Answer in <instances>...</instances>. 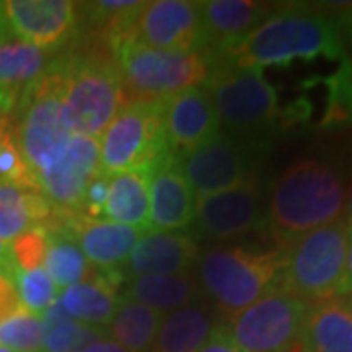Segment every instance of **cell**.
<instances>
[{
	"label": "cell",
	"mask_w": 352,
	"mask_h": 352,
	"mask_svg": "<svg viewBox=\"0 0 352 352\" xmlns=\"http://www.w3.org/2000/svg\"><path fill=\"white\" fill-rule=\"evenodd\" d=\"M266 151V139H245L219 131L176 163L198 198L233 188L252 176H258L256 170Z\"/></svg>",
	"instance_id": "8fae6325"
},
{
	"label": "cell",
	"mask_w": 352,
	"mask_h": 352,
	"mask_svg": "<svg viewBox=\"0 0 352 352\" xmlns=\"http://www.w3.org/2000/svg\"><path fill=\"white\" fill-rule=\"evenodd\" d=\"M0 352H14V351H10V349H8V346H4V344H0Z\"/></svg>",
	"instance_id": "f6af8a7d"
},
{
	"label": "cell",
	"mask_w": 352,
	"mask_h": 352,
	"mask_svg": "<svg viewBox=\"0 0 352 352\" xmlns=\"http://www.w3.org/2000/svg\"><path fill=\"white\" fill-rule=\"evenodd\" d=\"M161 120L166 147L176 161L221 131L214 102L201 85L163 100Z\"/></svg>",
	"instance_id": "2e32d148"
},
{
	"label": "cell",
	"mask_w": 352,
	"mask_h": 352,
	"mask_svg": "<svg viewBox=\"0 0 352 352\" xmlns=\"http://www.w3.org/2000/svg\"><path fill=\"white\" fill-rule=\"evenodd\" d=\"M85 352H129V351L124 349L122 344H118L116 340L106 339V335H104L102 339L90 342L87 349H85Z\"/></svg>",
	"instance_id": "ab89813d"
},
{
	"label": "cell",
	"mask_w": 352,
	"mask_h": 352,
	"mask_svg": "<svg viewBox=\"0 0 352 352\" xmlns=\"http://www.w3.org/2000/svg\"><path fill=\"white\" fill-rule=\"evenodd\" d=\"M14 282L24 309L41 315L51 303L59 298V288L45 272V268H36L28 272H14Z\"/></svg>",
	"instance_id": "d6a6232c"
},
{
	"label": "cell",
	"mask_w": 352,
	"mask_h": 352,
	"mask_svg": "<svg viewBox=\"0 0 352 352\" xmlns=\"http://www.w3.org/2000/svg\"><path fill=\"white\" fill-rule=\"evenodd\" d=\"M352 296V235L351 243H349V252H346V264H344V276H342V284H340V298Z\"/></svg>",
	"instance_id": "f35d334b"
},
{
	"label": "cell",
	"mask_w": 352,
	"mask_h": 352,
	"mask_svg": "<svg viewBox=\"0 0 352 352\" xmlns=\"http://www.w3.org/2000/svg\"><path fill=\"white\" fill-rule=\"evenodd\" d=\"M331 6V12H335V18H331L340 34H346L352 43V2L349 4H325Z\"/></svg>",
	"instance_id": "74e56055"
},
{
	"label": "cell",
	"mask_w": 352,
	"mask_h": 352,
	"mask_svg": "<svg viewBox=\"0 0 352 352\" xmlns=\"http://www.w3.org/2000/svg\"><path fill=\"white\" fill-rule=\"evenodd\" d=\"M4 12L14 39L61 53L78 38V2L8 0Z\"/></svg>",
	"instance_id": "5bb4252c"
},
{
	"label": "cell",
	"mask_w": 352,
	"mask_h": 352,
	"mask_svg": "<svg viewBox=\"0 0 352 352\" xmlns=\"http://www.w3.org/2000/svg\"><path fill=\"white\" fill-rule=\"evenodd\" d=\"M196 194L182 176L178 163L168 159L149 173L147 231H184L194 226Z\"/></svg>",
	"instance_id": "d6986e66"
},
{
	"label": "cell",
	"mask_w": 352,
	"mask_h": 352,
	"mask_svg": "<svg viewBox=\"0 0 352 352\" xmlns=\"http://www.w3.org/2000/svg\"><path fill=\"white\" fill-rule=\"evenodd\" d=\"M0 344L14 352H43L41 315L22 309L0 323Z\"/></svg>",
	"instance_id": "1f68e13d"
},
{
	"label": "cell",
	"mask_w": 352,
	"mask_h": 352,
	"mask_svg": "<svg viewBox=\"0 0 352 352\" xmlns=\"http://www.w3.org/2000/svg\"><path fill=\"white\" fill-rule=\"evenodd\" d=\"M349 303H351V307H352V296H351V302H349Z\"/></svg>",
	"instance_id": "bcb514c9"
},
{
	"label": "cell",
	"mask_w": 352,
	"mask_h": 352,
	"mask_svg": "<svg viewBox=\"0 0 352 352\" xmlns=\"http://www.w3.org/2000/svg\"><path fill=\"white\" fill-rule=\"evenodd\" d=\"M57 75L59 98L73 133L100 139L127 102L112 50L96 41V47L61 51Z\"/></svg>",
	"instance_id": "3957f363"
},
{
	"label": "cell",
	"mask_w": 352,
	"mask_h": 352,
	"mask_svg": "<svg viewBox=\"0 0 352 352\" xmlns=\"http://www.w3.org/2000/svg\"><path fill=\"white\" fill-rule=\"evenodd\" d=\"M47 235L50 243L43 268L59 292L87 280L94 272V266L88 263L85 252L73 237L57 231H47Z\"/></svg>",
	"instance_id": "f546056e"
},
{
	"label": "cell",
	"mask_w": 352,
	"mask_h": 352,
	"mask_svg": "<svg viewBox=\"0 0 352 352\" xmlns=\"http://www.w3.org/2000/svg\"><path fill=\"white\" fill-rule=\"evenodd\" d=\"M78 243L87 261L98 270H122L145 231L106 219L71 214L61 231Z\"/></svg>",
	"instance_id": "ac0fdd59"
},
{
	"label": "cell",
	"mask_w": 352,
	"mask_h": 352,
	"mask_svg": "<svg viewBox=\"0 0 352 352\" xmlns=\"http://www.w3.org/2000/svg\"><path fill=\"white\" fill-rule=\"evenodd\" d=\"M14 108H16V100H14L10 94H6V92L0 90V120L6 118V116H10L14 112Z\"/></svg>",
	"instance_id": "60d3db41"
},
{
	"label": "cell",
	"mask_w": 352,
	"mask_h": 352,
	"mask_svg": "<svg viewBox=\"0 0 352 352\" xmlns=\"http://www.w3.org/2000/svg\"><path fill=\"white\" fill-rule=\"evenodd\" d=\"M217 325L214 305L190 303L163 317L151 352H198Z\"/></svg>",
	"instance_id": "7402d4cb"
},
{
	"label": "cell",
	"mask_w": 352,
	"mask_h": 352,
	"mask_svg": "<svg viewBox=\"0 0 352 352\" xmlns=\"http://www.w3.org/2000/svg\"><path fill=\"white\" fill-rule=\"evenodd\" d=\"M126 41H135L153 50L206 53L200 2H145V6L129 28Z\"/></svg>",
	"instance_id": "4fadbf2b"
},
{
	"label": "cell",
	"mask_w": 352,
	"mask_h": 352,
	"mask_svg": "<svg viewBox=\"0 0 352 352\" xmlns=\"http://www.w3.org/2000/svg\"><path fill=\"white\" fill-rule=\"evenodd\" d=\"M161 321L163 314L122 298L108 325V333L112 335V340L129 352H151Z\"/></svg>",
	"instance_id": "83f0119b"
},
{
	"label": "cell",
	"mask_w": 352,
	"mask_h": 352,
	"mask_svg": "<svg viewBox=\"0 0 352 352\" xmlns=\"http://www.w3.org/2000/svg\"><path fill=\"white\" fill-rule=\"evenodd\" d=\"M14 39L10 34V28H8V20H6V12H4V2H0V43L2 41H8Z\"/></svg>",
	"instance_id": "b9f144b4"
},
{
	"label": "cell",
	"mask_w": 352,
	"mask_h": 352,
	"mask_svg": "<svg viewBox=\"0 0 352 352\" xmlns=\"http://www.w3.org/2000/svg\"><path fill=\"white\" fill-rule=\"evenodd\" d=\"M196 239L182 231H145L122 268V276L190 274L200 258Z\"/></svg>",
	"instance_id": "e0dca14e"
},
{
	"label": "cell",
	"mask_w": 352,
	"mask_h": 352,
	"mask_svg": "<svg viewBox=\"0 0 352 352\" xmlns=\"http://www.w3.org/2000/svg\"><path fill=\"white\" fill-rule=\"evenodd\" d=\"M198 352H243L233 340L227 325H217Z\"/></svg>",
	"instance_id": "8d00e7d4"
},
{
	"label": "cell",
	"mask_w": 352,
	"mask_h": 352,
	"mask_svg": "<svg viewBox=\"0 0 352 352\" xmlns=\"http://www.w3.org/2000/svg\"><path fill=\"white\" fill-rule=\"evenodd\" d=\"M161 104L163 100L126 102L98 139L104 175L153 173L159 164L175 159L166 147Z\"/></svg>",
	"instance_id": "ba28073f"
},
{
	"label": "cell",
	"mask_w": 352,
	"mask_h": 352,
	"mask_svg": "<svg viewBox=\"0 0 352 352\" xmlns=\"http://www.w3.org/2000/svg\"><path fill=\"white\" fill-rule=\"evenodd\" d=\"M284 251H252L241 245H214L200 252L196 278L223 319H231L280 289Z\"/></svg>",
	"instance_id": "277c9868"
},
{
	"label": "cell",
	"mask_w": 352,
	"mask_h": 352,
	"mask_svg": "<svg viewBox=\"0 0 352 352\" xmlns=\"http://www.w3.org/2000/svg\"><path fill=\"white\" fill-rule=\"evenodd\" d=\"M122 298L143 303L159 314H170L184 305L201 302L206 296L194 272L176 276L129 278Z\"/></svg>",
	"instance_id": "cb8c5ba5"
},
{
	"label": "cell",
	"mask_w": 352,
	"mask_h": 352,
	"mask_svg": "<svg viewBox=\"0 0 352 352\" xmlns=\"http://www.w3.org/2000/svg\"><path fill=\"white\" fill-rule=\"evenodd\" d=\"M276 4L252 0H208L200 2L206 53L223 51L251 34L276 10Z\"/></svg>",
	"instance_id": "ffe728a7"
},
{
	"label": "cell",
	"mask_w": 352,
	"mask_h": 352,
	"mask_svg": "<svg viewBox=\"0 0 352 352\" xmlns=\"http://www.w3.org/2000/svg\"><path fill=\"white\" fill-rule=\"evenodd\" d=\"M12 124L25 164L34 178H38L55 163L73 138L59 98L57 61L47 75L20 96Z\"/></svg>",
	"instance_id": "9c48e42d"
},
{
	"label": "cell",
	"mask_w": 352,
	"mask_h": 352,
	"mask_svg": "<svg viewBox=\"0 0 352 352\" xmlns=\"http://www.w3.org/2000/svg\"><path fill=\"white\" fill-rule=\"evenodd\" d=\"M344 223L349 227V231H351L352 235V190L351 194L346 196V208H344Z\"/></svg>",
	"instance_id": "ee69618b"
},
{
	"label": "cell",
	"mask_w": 352,
	"mask_h": 352,
	"mask_svg": "<svg viewBox=\"0 0 352 352\" xmlns=\"http://www.w3.org/2000/svg\"><path fill=\"white\" fill-rule=\"evenodd\" d=\"M266 223V201L258 176L233 188L196 198L194 226L201 237L231 241L245 237Z\"/></svg>",
	"instance_id": "7c38bea8"
},
{
	"label": "cell",
	"mask_w": 352,
	"mask_h": 352,
	"mask_svg": "<svg viewBox=\"0 0 352 352\" xmlns=\"http://www.w3.org/2000/svg\"><path fill=\"white\" fill-rule=\"evenodd\" d=\"M47 243H50V235L43 227H34L22 235H18L12 243H8L12 274L43 268L45 254H47Z\"/></svg>",
	"instance_id": "836d02e7"
},
{
	"label": "cell",
	"mask_w": 352,
	"mask_h": 352,
	"mask_svg": "<svg viewBox=\"0 0 352 352\" xmlns=\"http://www.w3.org/2000/svg\"><path fill=\"white\" fill-rule=\"evenodd\" d=\"M122 280V270L94 268L87 280L63 289L59 294V302L78 323L96 329L108 327L122 302V296L118 294Z\"/></svg>",
	"instance_id": "44dd1931"
},
{
	"label": "cell",
	"mask_w": 352,
	"mask_h": 352,
	"mask_svg": "<svg viewBox=\"0 0 352 352\" xmlns=\"http://www.w3.org/2000/svg\"><path fill=\"white\" fill-rule=\"evenodd\" d=\"M116 63L127 100L155 102L204 85L212 71V55L153 50L135 41H124L116 50Z\"/></svg>",
	"instance_id": "52a82bcc"
},
{
	"label": "cell",
	"mask_w": 352,
	"mask_h": 352,
	"mask_svg": "<svg viewBox=\"0 0 352 352\" xmlns=\"http://www.w3.org/2000/svg\"><path fill=\"white\" fill-rule=\"evenodd\" d=\"M59 53L43 51L30 43L8 39L0 43V90L16 104L28 88L39 82L53 69Z\"/></svg>",
	"instance_id": "603a6c76"
},
{
	"label": "cell",
	"mask_w": 352,
	"mask_h": 352,
	"mask_svg": "<svg viewBox=\"0 0 352 352\" xmlns=\"http://www.w3.org/2000/svg\"><path fill=\"white\" fill-rule=\"evenodd\" d=\"M22 309H24V305L20 302L14 274L10 270L0 268V323H4L6 319H10L12 315Z\"/></svg>",
	"instance_id": "e575fe53"
},
{
	"label": "cell",
	"mask_w": 352,
	"mask_h": 352,
	"mask_svg": "<svg viewBox=\"0 0 352 352\" xmlns=\"http://www.w3.org/2000/svg\"><path fill=\"white\" fill-rule=\"evenodd\" d=\"M311 305L276 289L229 319L227 327L243 352H309L305 323Z\"/></svg>",
	"instance_id": "30bf717a"
},
{
	"label": "cell",
	"mask_w": 352,
	"mask_h": 352,
	"mask_svg": "<svg viewBox=\"0 0 352 352\" xmlns=\"http://www.w3.org/2000/svg\"><path fill=\"white\" fill-rule=\"evenodd\" d=\"M344 208L346 186L339 170L307 159L288 166L272 184L264 227L286 247L309 231L340 221Z\"/></svg>",
	"instance_id": "7a4b0ae2"
},
{
	"label": "cell",
	"mask_w": 352,
	"mask_h": 352,
	"mask_svg": "<svg viewBox=\"0 0 352 352\" xmlns=\"http://www.w3.org/2000/svg\"><path fill=\"white\" fill-rule=\"evenodd\" d=\"M106 196H108V175L100 173L87 188L80 214L85 217H90V219H100L104 204H106Z\"/></svg>",
	"instance_id": "d590c367"
},
{
	"label": "cell",
	"mask_w": 352,
	"mask_h": 352,
	"mask_svg": "<svg viewBox=\"0 0 352 352\" xmlns=\"http://www.w3.org/2000/svg\"><path fill=\"white\" fill-rule=\"evenodd\" d=\"M100 219L147 231L149 173H118L108 176V196Z\"/></svg>",
	"instance_id": "484cf974"
},
{
	"label": "cell",
	"mask_w": 352,
	"mask_h": 352,
	"mask_svg": "<svg viewBox=\"0 0 352 352\" xmlns=\"http://www.w3.org/2000/svg\"><path fill=\"white\" fill-rule=\"evenodd\" d=\"M201 87L208 90L219 126L229 135L264 139L280 120L276 88L266 80L263 69H243L212 55V71Z\"/></svg>",
	"instance_id": "5b68a950"
},
{
	"label": "cell",
	"mask_w": 352,
	"mask_h": 352,
	"mask_svg": "<svg viewBox=\"0 0 352 352\" xmlns=\"http://www.w3.org/2000/svg\"><path fill=\"white\" fill-rule=\"evenodd\" d=\"M43 352H85L90 342L106 335L104 329L88 327L65 311L59 298L41 314Z\"/></svg>",
	"instance_id": "f1b7e54d"
},
{
	"label": "cell",
	"mask_w": 352,
	"mask_h": 352,
	"mask_svg": "<svg viewBox=\"0 0 352 352\" xmlns=\"http://www.w3.org/2000/svg\"><path fill=\"white\" fill-rule=\"evenodd\" d=\"M212 55L243 69L286 67L294 61H314L319 57L342 59L344 41L337 24L321 8L286 4L235 45Z\"/></svg>",
	"instance_id": "6da1fadb"
},
{
	"label": "cell",
	"mask_w": 352,
	"mask_h": 352,
	"mask_svg": "<svg viewBox=\"0 0 352 352\" xmlns=\"http://www.w3.org/2000/svg\"><path fill=\"white\" fill-rule=\"evenodd\" d=\"M0 268L10 270L12 272V264H10V254H8V243L0 239Z\"/></svg>",
	"instance_id": "7bdbcfd3"
},
{
	"label": "cell",
	"mask_w": 352,
	"mask_h": 352,
	"mask_svg": "<svg viewBox=\"0 0 352 352\" xmlns=\"http://www.w3.org/2000/svg\"><path fill=\"white\" fill-rule=\"evenodd\" d=\"M55 206L41 192L0 180V239L12 243L34 227L50 226Z\"/></svg>",
	"instance_id": "d4e9b609"
},
{
	"label": "cell",
	"mask_w": 352,
	"mask_h": 352,
	"mask_svg": "<svg viewBox=\"0 0 352 352\" xmlns=\"http://www.w3.org/2000/svg\"><path fill=\"white\" fill-rule=\"evenodd\" d=\"M100 173L98 139L73 133L63 153L36 178V182L39 192L57 210L80 214L87 188Z\"/></svg>",
	"instance_id": "9a60e30c"
},
{
	"label": "cell",
	"mask_w": 352,
	"mask_h": 352,
	"mask_svg": "<svg viewBox=\"0 0 352 352\" xmlns=\"http://www.w3.org/2000/svg\"><path fill=\"white\" fill-rule=\"evenodd\" d=\"M351 231L344 219L319 227L282 247L284 268L280 289L309 305L339 300Z\"/></svg>",
	"instance_id": "8992f818"
},
{
	"label": "cell",
	"mask_w": 352,
	"mask_h": 352,
	"mask_svg": "<svg viewBox=\"0 0 352 352\" xmlns=\"http://www.w3.org/2000/svg\"><path fill=\"white\" fill-rule=\"evenodd\" d=\"M309 352H352V307L344 300L311 305L305 323Z\"/></svg>",
	"instance_id": "4316f807"
},
{
	"label": "cell",
	"mask_w": 352,
	"mask_h": 352,
	"mask_svg": "<svg viewBox=\"0 0 352 352\" xmlns=\"http://www.w3.org/2000/svg\"><path fill=\"white\" fill-rule=\"evenodd\" d=\"M0 180L10 182L20 188L39 192L38 182L28 168L24 155L20 151L16 131H14L12 113L0 120Z\"/></svg>",
	"instance_id": "4dcf8cb0"
}]
</instances>
